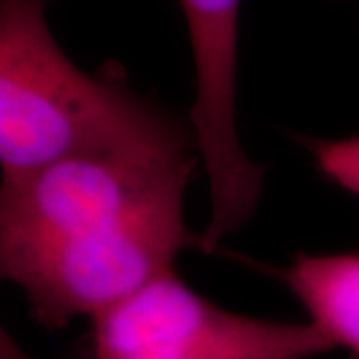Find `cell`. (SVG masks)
Instances as JSON below:
<instances>
[{"instance_id": "8992f818", "label": "cell", "mask_w": 359, "mask_h": 359, "mask_svg": "<svg viewBox=\"0 0 359 359\" xmlns=\"http://www.w3.org/2000/svg\"><path fill=\"white\" fill-rule=\"evenodd\" d=\"M306 144L321 174L341 190L359 198V136L337 140L309 138Z\"/></svg>"}, {"instance_id": "7a4b0ae2", "label": "cell", "mask_w": 359, "mask_h": 359, "mask_svg": "<svg viewBox=\"0 0 359 359\" xmlns=\"http://www.w3.org/2000/svg\"><path fill=\"white\" fill-rule=\"evenodd\" d=\"M50 2L0 0L2 178L78 154L198 150L190 120L138 94L120 66L90 74L66 56Z\"/></svg>"}, {"instance_id": "52a82bcc", "label": "cell", "mask_w": 359, "mask_h": 359, "mask_svg": "<svg viewBox=\"0 0 359 359\" xmlns=\"http://www.w3.org/2000/svg\"><path fill=\"white\" fill-rule=\"evenodd\" d=\"M0 359H32L26 353L22 347L18 346V341L14 339L13 334L2 327L0 332Z\"/></svg>"}, {"instance_id": "3957f363", "label": "cell", "mask_w": 359, "mask_h": 359, "mask_svg": "<svg viewBox=\"0 0 359 359\" xmlns=\"http://www.w3.org/2000/svg\"><path fill=\"white\" fill-rule=\"evenodd\" d=\"M327 351L334 346L313 321L236 313L170 271L92 320L88 359H311Z\"/></svg>"}, {"instance_id": "6da1fadb", "label": "cell", "mask_w": 359, "mask_h": 359, "mask_svg": "<svg viewBox=\"0 0 359 359\" xmlns=\"http://www.w3.org/2000/svg\"><path fill=\"white\" fill-rule=\"evenodd\" d=\"M196 148L56 160L0 188V271L48 332L104 313L198 248L186 222Z\"/></svg>"}, {"instance_id": "5b68a950", "label": "cell", "mask_w": 359, "mask_h": 359, "mask_svg": "<svg viewBox=\"0 0 359 359\" xmlns=\"http://www.w3.org/2000/svg\"><path fill=\"white\" fill-rule=\"evenodd\" d=\"M278 278L334 349L341 347L347 359H359V252L323 256L299 252Z\"/></svg>"}, {"instance_id": "277c9868", "label": "cell", "mask_w": 359, "mask_h": 359, "mask_svg": "<svg viewBox=\"0 0 359 359\" xmlns=\"http://www.w3.org/2000/svg\"><path fill=\"white\" fill-rule=\"evenodd\" d=\"M240 4L242 0H180L196 70L190 124L212 205L202 231L205 254L216 252L254 216L264 188V170L245 154L238 132Z\"/></svg>"}]
</instances>
